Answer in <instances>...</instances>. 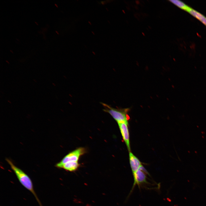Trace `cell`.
Masks as SVG:
<instances>
[{
	"label": "cell",
	"instance_id": "cell-4",
	"mask_svg": "<svg viewBox=\"0 0 206 206\" xmlns=\"http://www.w3.org/2000/svg\"><path fill=\"white\" fill-rule=\"evenodd\" d=\"M148 174L142 165L137 171L133 173L134 183L129 195L132 193L136 185H137L140 186L142 184L148 183L147 181L146 174L148 175Z\"/></svg>",
	"mask_w": 206,
	"mask_h": 206
},
{
	"label": "cell",
	"instance_id": "cell-1",
	"mask_svg": "<svg viewBox=\"0 0 206 206\" xmlns=\"http://www.w3.org/2000/svg\"><path fill=\"white\" fill-rule=\"evenodd\" d=\"M6 160L10 165L20 183L33 194L39 206H42L34 190L32 182L29 176L21 169L16 166L10 160L6 159Z\"/></svg>",
	"mask_w": 206,
	"mask_h": 206
},
{
	"label": "cell",
	"instance_id": "cell-2",
	"mask_svg": "<svg viewBox=\"0 0 206 206\" xmlns=\"http://www.w3.org/2000/svg\"><path fill=\"white\" fill-rule=\"evenodd\" d=\"M101 104L104 107V111L109 113L117 123L124 122L128 123L130 119L128 114L130 110L129 108H115L106 104Z\"/></svg>",
	"mask_w": 206,
	"mask_h": 206
},
{
	"label": "cell",
	"instance_id": "cell-8",
	"mask_svg": "<svg viewBox=\"0 0 206 206\" xmlns=\"http://www.w3.org/2000/svg\"><path fill=\"white\" fill-rule=\"evenodd\" d=\"M187 11L206 25V17L204 16L190 7Z\"/></svg>",
	"mask_w": 206,
	"mask_h": 206
},
{
	"label": "cell",
	"instance_id": "cell-6",
	"mask_svg": "<svg viewBox=\"0 0 206 206\" xmlns=\"http://www.w3.org/2000/svg\"><path fill=\"white\" fill-rule=\"evenodd\" d=\"M129 159L130 166L133 174L137 171L142 165L138 159L131 152H129Z\"/></svg>",
	"mask_w": 206,
	"mask_h": 206
},
{
	"label": "cell",
	"instance_id": "cell-9",
	"mask_svg": "<svg viewBox=\"0 0 206 206\" xmlns=\"http://www.w3.org/2000/svg\"><path fill=\"white\" fill-rule=\"evenodd\" d=\"M170 1L181 9L187 11L190 8V7L180 1L173 0H170Z\"/></svg>",
	"mask_w": 206,
	"mask_h": 206
},
{
	"label": "cell",
	"instance_id": "cell-3",
	"mask_svg": "<svg viewBox=\"0 0 206 206\" xmlns=\"http://www.w3.org/2000/svg\"><path fill=\"white\" fill-rule=\"evenodd\" d=\"M86 152V149L80 147L70 152L65 156L59 163H57L55 166L59 168H62L63 165L69 162H78L80 157Z\"/></svg>",
	"mask_w": 206,
	"mask_h": 206
},
{
	"label": "cell",
	"instance_id": "cell-5",
	"mask_svg": "<svg viewBox=\"0 0 206 206\" xmlns=\"http://www.w3.org/2000/svg\"><path fill=\"white\" fill-rule=\"evenodd\" d=\"M119 127L123 139L129 151H130L129 135L128 125V123L124 122H118Z\"/></svg>",
	"mask_w": 206,
	"mask_h": 206
},
{
	"label": "cell",
	"instance_id": "cell-7",
	"mask_svg": "<svg viewBox=\"0 0 206 206\" xmlns=\"http://www.w3.org/2000/svg\"><path fill=\"white\" fill-rule=\"evenodd\" d=\"M80 165L78 162H69L65 164L62 168L67 171L73 172L78 169Z\"/></svg>",
	"mask_w": 206,
	"mask_h": 206
}]
</instances>
